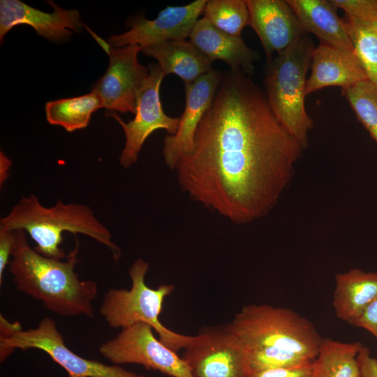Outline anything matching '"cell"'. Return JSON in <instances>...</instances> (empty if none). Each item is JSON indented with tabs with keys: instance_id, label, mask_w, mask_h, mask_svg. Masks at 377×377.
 I'll list each match as a JSON object with an SVG mask.
<instances>
[{
	"instance_id": "6da1fadb",
	"label": "cell",
	"mask_w": 377,
	"mask_h": 377,
	"mask_svg": "<svg viewBox=\"0 0 377 377\" xmlns=\"http://www.w3.org/2000/svg\"><path fill=\"white\" fill-rule=\"evenodd\" d=\"M303 149L242 70L223 75L175 170L194 200L237 224L268 214L289 185Z\"/></svg>"
},
{
	"instance_id": "7a4b0ae2",
	"label": "cell",
	"mask_w": 377,
	"mask_h": 377,
	"mask_svg": "<svg viewBox=\"0 0 377 377\" xmlns=\"http://www.w3.org/2000/svg\"><path fill=\"white\" fill-rule=\"evenodd\" d=\"M14 230V248L8 267L16 289L62 316L94 318L92 301L98 293L95 281L81 280L75 272L79 242L66 261L45 257L32 249L22 229Z\"/></svg>"
},
{
	"instance_id": "3957f363",
	"label": "cell",
	"mask_w": 377,
	"mask_h": 377,
	"mask_svg": "<svg viewBox=\"0 0 377 377\" xmlns=\"http://www.w3.org/2000/svg\"><path fill=\"white\" fill-rule=\"evenodd\" d=\"M0 229L24 230L36 242V251L52 259L62 260L67 256L60 246L64 232L74 235L83 234L105 245L117 262L121 256L120 249L112 241L110 231L90 207L77 203H64L60 199L54 206L46 207L34 193L22 197L0 219Z\"/></svg>"
},
{
	"instance_id": "277c9868",
	"label": "cell",
	"mask_w": 377,
	"mask_h": 377,
	"mask_svg": "<svg viewBox=\"0 0 377 377\" xmlns=\"http://www.w3.org/2000/svg\"><path fill=\"white\" fill-rule=\"evenodd\" d=\"M311 38L304 35L269 61L265 77L266 97L276 118L307 149L313 120L306 112V73L314 50Z\"/></svg>"
},
{
	"instance_id": "5b68a950",
	"label": "cell",
	"mask_w": 377,
	"mask_h": 377,
	"mask_svg": "<svg viewBox=\"0 0 377 377\" xmlns=\"http://www.w3.org/2000/svg\"><path fill=\"white\" fill-rule=\"evenodd\" d=\"M229 326L246 353L279 349L313 361L323 339L315 325L295 311L268 304H249Z\"/></svg>"
},
{
	"instance_id": "8992f818",
	"label": "cell",
	"mask_w": 377,
	"mask_h": 377,
	"mask_svg": "<svg viewBox=\"0 0 377 377\" xmlns=\"http://www.w3.org/2000/svg\"><path fill=\"white\" fill-rule=\"evenodd\" d=\"M149 263L137 259L129 269L131 287L128 290L111 288L104 295L100 313L112 328H125L138 323L149 325L166 346L178 352L184 349L194 336L177 333L159 320L165 299L174 290V285L162 284L151 288L145 283Z\"/></svg>"
},
{
	"instance_id": "52a82bcc",
	"label": "cell",
	"mask_w": 377,
	"mask_h": 377,
	"mask_svg": "<svg viewBox=\"0 0 377 377\" xmlns=\"http://www.w3.org/2000/svg\"><path fill=\"white\" fill-rule=\"evenodd\" d=\"M36 348L46 353L62 367L68 377H147L119 365H109L80 356L66 345L55 321L45 317L35 328L20 330L8 337H0V360L3 361L15 349Z\"/></svg>"
},
{
	"instance_id": "ba28073f",
	"label": "cell",
	"mask_w": 377,
	"mask_h": 377,
	"mask_svg": "<svg viewBox=\"0 0 377 377\" xmlns=\"http://www.w3.org/2000/svg\"><path fill=\"white\" fill-rule=\"evenodd\" d=\"M98 351L116 365L136 364L170 377H193L186 361L157 339L145 323L121 329L115 337L103 343Z\"/></svg>"
},
{
	"instance_id": "9c48e42d",
	"label": "cell",
	"mask_w": 377,
	"mask_h": 377,
	"mask_svg": "<svg viewBox=\"0 0 377 377\" xmlns=\"http://www.w3.org/2000/svg\"><path fill=\"white\" fill-rule=\"evenodd\" d=\"M182 358L193 377H249L247 354L229 324L202 329Z\"/></svg>"
},
{
	"instance_id": "30bf717a",
	"label": "cell",
	"mask_w": 377,
	"mask_h": 377,
	"mask_svg": "<svg viewBox=\"0 0 377 377\" xmlns=\"http://www.w3.org/2000/svg\"><path fill=\"white\" fill-rule=\"evenodd\" d=\"M149 68V75L138 93L135 118L126 123L116 112L106 113L119 122L125 134V145L119 157L124 168L138 161L143 144L153 132L165 129L174 135L179 125V117L168 116L162 108L159 91L165 77L163 71L156 64H150Z\"/></svg>"
},
{
	"instance_id": "8fae6325",
	"label": "cell",
	"mask_w": 377,
	"mask_h": 377,
	"mask_svg": "<svg viewBox=\"0 0 377 377\" xmlns=\"http://www.w3.org/2000/svg\"><path fill=\"white\" fill-rule=\"evenodd\" d=\"M141 50L137 44L110 45L108 68L92 89L108 110L135 114L138 93L149 73L138 60Z\"/></svg>"
},
{
	"instance_id": "7c38bea8",
	"label": "cell",
	"mask_w": 377,
	"mask_h": 377,
	"mask_svg": "<svg viewBox=\"0 0 377 377\" xmlns=\"http://www.w3.org/2000/svg\"><path fill=\"white\" fill-rule=\"evenodd\" d=\"M206 3V0H197L186 6H168L154 20L136 17L128 26V31L113 35L108 40L112 47L137 44L143 48L156 43L185 40L203 13Z\"/></svg>"
},
{
	"instance_id": "4fadbf2b",
	"label": "cell",
	"mask_w": 377,
	"mask_h": 377,
	"mask_svg": "<svg viewBox=\"0 0 377 377\" xmlns=\"http://www.w3.org/2000/svg\"><path fill=\"white\" fill-rule=\"evenodd\" d=\"M223 75L212 69L195 80L185 84L186 103L175 134L163 140V155L166 165L175 170L179 161L193 147L194 136L203 115L210 106Z\"/></svg>"
},
{
	"instance_id": "5bb4252c",
	"label": "cell",
	"mask_w": 377,
	"mask_h": 377,
	"mask_svg": "<svg viewBox=\"0 0 377 377\" xmlns=\"http://www.w3.org/2000/svg\"><path fill=\"white\" fill-rule=\"evenodd\" d=\"M47 2L53 7L54 12H43L19 0H1V43L13 27L21 24L33 27L40 36L53 41L68 38L72 36L71 30L82 31L83 24L77 10H66L53 1Z\"/></svg>"
},
{
	"instance_id": "9a60e30c",
	"label": "cell",
	"mask_w": 377,
	"mask_h": 377,
	"mask_svg": "<svg viewBox=\"0 0 377 377\" xmlns=\"http://www.w3.org/2000/svg\"><path fill=\"white\" fill-rule=\"evenodd\" d=\"M250 26L258 36L269 61L274 52L285 50L306 35L286 1L246 0Z\"/></svg>"
},
{
	"instance_id": "2e32d148",
	"label": "cell",
	"mask_w": 377,
	"mask_h": 377,
	"mask_svg": "<svg viewBox=\"0 0 377 377\" xmlns=\"http://www.w3.org/2000/svg\"><path fill=\"white\" fill-rule=\"evenodd\" d=\"M310 66L311 73L306 79V96L327 87L343 89L368 80L355 54L324 44L314 48Z\"/></svg>"
},
{
	"instance_id": "e0dca14e",
	"label": "cell",
	"mask_w": 377,
	"mask_h": 377,
	"mask_svg": "<svg viewBox=\"0 0 377 377\" xmlns=\"http://www.w3.org/2000/svg\"><path fill=\"white\" fill-rule=\"evenodd\" d=\"M189 40L212 61L221 60L231 71L242 70L253 74L257 52L251 49L241 36L228 34L214 27L205 17L199 19L189 35Z\"/></svg>"
},
{
	"instance_id": "ac0fdd59",
	"label": "cell",
	"mask_w": 377,
	"mask_h": 377,
	"mask_svg": "<svg viewBox=\"0 0 377 377\" xmlns=\"http://www.w3.org/2000/svg\"><path fill=\"white\" fill-rule=\"evenodd\" d=\"M304 32L314 34L320 44L350 54L354 49L337 8L327 0H287Z\"/></svg>"
},
{
	"instance_id": "d6986e66",
	"label": "cell",
	"mask_w": 377,
	"mask_h": 377,
	"mask_svg": "<svg viewBox=\"0 0 377 377\" xmlns=\"http://www.w3.org/2000/svg\"><path fill=\"white\" fill-rule=\"evenodd\" d=\"M145 55L158 61L165 76L175 74L184 84L191 82L212 70V61L190 40H167L142 48Z\"/></svg>"
},
{
	"instance_id": "ffe728a7",
	"label": "cell",
	"mask_w": 377,
	"mask_h": 377,
	"mask_svg": "<svg viewBox=\"0 0 377 377\" xmlns=\"http://www.w3.org/2000/svg\"><path fill=\"white\" fill-rule=\"evenodd\" d=\"M377 297V272L353 268L335 275L332 304L337 317L353 325Z\"/></svg>"
},
{
	"instance_id": "44dd1931",
	"label": "cell",
	"mask_w": 377,
	"mask_h": 377,
	"mask_svg": "<svg viewBox=\"0 0 377 377\" xmlns=\"http://www.w3.org/2000/svg\"><path fill=\"white\" fill-rule=\"evenodd\" d=\"M362 345L323 338L313 362L314 377H360L357 356Z\"/></svg>"
},
{
	"instance_id": "7402d4cb",
	"label": "cell",
	"mask_w": 377,
	"mask_h": 377,
	"mask_svg": "<svg viewBox=\"0 0 377 377\" xmlns=\"http://www.w3.org/2000/svg\"><path fill=\"white\" fill-rule=\"evenodd\" d=\"M101 108L103 105L101 98L91 91L80 96L49 101L45 109L49 124L73 132L87 127L91 114Z\"/></svg>"
},
{
	"instance_id": "603a6c76",
	"label": "cell",
	"mask_w": 377,
	"mask_h": 377,
	"mask_svg": "<svg viewBox=\"0 0 377 377\" xmlns=\"http://www.w3.org/2000/svg\"><path fill=\"white\" fill-rule=\"evenodd\" d=\"M343 22L356 57L368 80L377 87V21H363L346 15Z\"/></svg>"
},
{
	"instance_id": "cb8c5ba5",
	"label": "cell",
	"mask_w": 377,
	"mask_h": 377,
	"mask_svg": "<svg viewBox=\"0 0 377 377\" xmlns=\"http://www.w3.org/2000/svg\"><path fill=\"white\" fill-rule=\"evenodd\" d=\"M203 13L214 27L231 36H241L242 29L250 24L244 0H209Z\"/></svg>"
},
{
	"instance_id": "d4e9b609",
	"label": "cell",
	"mask_w": 377,
	"mask_h": 377,
	"mask_svg": "<svg viewBox=\"0 0 377 377\" xmlns=\"http://www.w3.org/2000/svg\"><path fill=\"white\" fill-rule=\"evenodd\" d=\"M341 94L377 143V87L369 80L343 88Z\"/></svg>"
},
{
	"instance_id": "484cf974",
	"label": "cell",
	"mask_w": 377,
	"mask_h": 377,
	"mask_svg": "<svg viewBox=\"0 0 377 377\" xmlns=\"http://www.w3.org/2000/svg\"><path fill=\"white\" fill-rule=\"evenodd\" d=\"M346 15L363 21H377V0H331Z\"/></svg>"
},
{
	"instance_id": "4316f807",
	"label": "cell",
	"mask_w": 377,
	"mask_h": 377,
	"mask_svg": "<svg viewBox=\"0 0 377 377\" xmlns=\"http://www.w3.org/2000/svg\"><path fill=\"white\" fill-rule=\"evenodd\" d=\"M249 377H314L313 362L293 368L269 369L254 373Z\"/></svg>"
},
{
	"instance_id": "83f0119b",
	"label": "cell",
	"mask_w": 377,
	"mask_h": 377,
	"mask_svg": "<svg viewBox=\"0 0 377 377\" xmlns=\"http://www.w3.org/2000/svg\"><path fill=\"white\" fill-rule=\"evenodd\" d=\"M14 230L0 229V283L14 248Z\"/></svg>"
},
{
	"instance_id": "f1b7e54d",
	"label": "cell",
	"mask_w": 377,
	"mask_h": 377,
	"mask_svg": "<svg viewBox=\"0 0 377 377\" xmlns=\"http://www.w3.org/2000/svg\"><path fill=\"white\" fill-rule=\"evenodd\" d=\"M353 325L366 330L377 339V297L367 306Z\"/></svg>"
},
{
	"instance_id": "f546056e",
	"label": "cell",
	"mask_w": 377,
	"mask_h": 377,
	"mask_svg": "<svg viewBox=\"0 0 377 377\" xmlns=\"http://www.w3.org/2000/svg\"><path fill=\"white\" fill-rule=\"evenodd\" d=\"M357 361L360 369V377H377V357L371 355V349L362 345Z\"/></svg>"
},
{
	"instance_id": "4dcf8cb0",
	"label": "cell",
	"mask_w": 377,
	"mask_h": 377,
	"mask_svg": "<svg viewBox=\"0 0 377 377\" xmlns=\"http://www.w3.org/2000/svg\"><path fill=\"white\" fill-rule=\"evenodd\" d=\"M1 334L0 337H8L15 332L22 330L19 323H10L1 314L0 318Z\"/></svg>"
},
{
	"instance_id": "1f68e13d",
	"label": "cell",
	"mask_w": 377,
	"mask_h": 377,
	"mask_svg": "<svg viewBox=\"0 0 377 377\" xmlns=\"http://www.w3.org/2000/svg\"><path fill=\"white\" fill-rule=\"evenodd\" d=\"M11 161L1 151L0 154V184L1 186L8 177Z\"/></svg>"
}]
</instances>
